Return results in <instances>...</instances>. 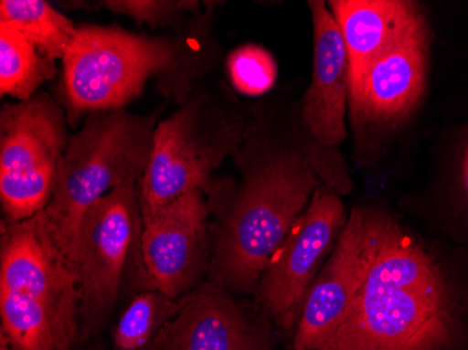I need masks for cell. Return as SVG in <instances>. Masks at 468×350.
<instances>
[{
	"label": "cell",
	"mask_w": 468,
	"mask_h": 350,
	"mask_svg": "<svg viewBox=\"0 0 468 350\" xmlns=\"http://www.w3.org/2000/svg\"><path fill=\"white\" fill-rule=\"evenodd\" d=\"M62 104L47 91L0 110V202L5 223L44 212L70 136Z\"/></svg>",
	"instance_id": "cell-7"
},
{
	"label": "cell",
	"mask_w": 468,
	"mask_h": 350,
	"mask_svg": "<svg viewBox=\"0 0 468 350\" xmlns=\"http://www.w3.org/2000/svg\"><path fill=\"white\" fill-rule=\"evenodd\" d=\"M57 65L12 26L0 23V93L27 101L54 80Z\"/></svg>",
	"instance_id": "cell-17"
},
{
	"label": "cell",
	"mask_w": 468,
	"mask_h": 350,
	"mask_svg": "<svg viewBox=\"0 0 468 350\" xmlns=\"http://www.w3.org/2000/svg\"><path fill=\"white\" fill-rule=\"evenodd\" d=\"M181 38L135 34L114 26H80L62 59L60 104L75 126L91 112L125 108L156 78L167 97L180 62Z\"/></svg>",
	"instance_id": "cell-6"
},
{
	"label": "cell",
	"mask_w": 468,
	"mask_h": 350,
	"mask_svg": "<svg viewBox=\"0 0 468 350\" xmlns=\"http://www.w3.org/2000/svg\"><path fill=\"white\" fill-rule=\"evenodd\" d=\"M94 7L125 16L139 26L173 31L180 30L191 16L201 13L197 0H102Z\"/></svg>",
	"instance_id": "cell-19"
},
{
	"label": "cell",
	"mask_w": 468,
	"mask_h": 350,
	"mask_svg": "<svg viewBox=\"0 0 468 350\" xmlns=\"http://www.w3.org/2000/svg\"><path fill=\"white\" fill-rule=\"evenodd\" d=\"M428 27L425 18L349 84L352 120L388 126L411 115L425 90Z\"/></svg>",
	"instance_id": "cell-11"
},
{
	"label": "cell",
	"mask_w": 468,
	"mask_h": 350,
	"mask_svg": "<svg viewBox=\"0 0 468 350\" xmlns=\"http://www.w3.org/2000/svg\"><path fill=\"white\" fill-rule=\"evenodd\" d=\"M463 177H464L465 191L468 196V146L465 150L464 163H463Z\"/></svg>",
	"instance_id": "cell-21"
},
{
	"label": "cell",
	"mask_w": 468,
	"mask_h": 350,
	"mask_svg": "<svg viewBox=\"0 0 468 350\" xmlns=\"http://www.w3.org/2000/svg\"><path fill=\"white\" fill-rule=\"evenodd\" d=\"M162 108L139 115L126 108L91 112L70 136L54 196L44 210L63 252L75 265L83 216L105 195L141 183L151 163Z\"/></svg>",
	"instance_id": "cell-4"
},
{
	"label": "cell",
	"mask_w": 468,
	"mask_h": 350,
	"mask_svg": "<svg viewBox=\"0 0 468 350\" xmlns=\"http://www.w3.org/2000/svg\"><path fill=\"white\" fill-rule=\"evenodd\" d=\"M364 249V210L354 209L307 292L294 330V350L323 349L344 323L362 275Z\"/></svg>",
	"instance_id": "cell-13"
},
{
	"label": "cell",
	"mask_w": 468,
	"mask_h": 350,
	"mask_svg": "<svg viewBox=\"0 0 468 350\" xmlns=\"http://www.w3.org/2000/svg\"><path fill=\"white\" fill-rule=\"evenodd\" d=\"M313 23V75L299 107V117L313 139L335 150L346 138L349 59L341 31L322 0L309 2Z\"/></svg>",
	"instance_id": "cell-14"
},
{
	"label": "cell",
	"mask_w": 468,
	"mask_h": 350,
	"mask_svg": "<svg viewBox=\"0 0 468 350\" xmlns=\"http://www.w3.org/2000/svg\"><path fill=\"white\" fill-rule=\"evenodd\" d=\"M228 72L236 90L247 96H260L272 89L278 67L267 49L251 44L229 55Z\"/></svg>",
	"instance_id": "cell-20"
},
{
	"label": "cell",
	"mask_w": 468,
	"mask_h": 350,
	"mask_svg": "<svg viewBox=\"0 0 468 350\" xmlns=\"http://www.w3.org/2000/svg\"><path fill=\"white\" fill-rule=\"evenodd\" d=\"M222 89L197 84L177 111L157 123L151 163L138 186L141 216L194 189L207 194L212 174L240 149L251 123Z\"/></svg>",
	"instance_id": "cell-5"
},
{
	"label": "cell",
	"mask_w": 468,
	"mask_h": 350,
	"mask_svg": "<svg viewBox=\"0 0 468 350\" xmlns=\"http://www.w3.org/2000/svg\"><path fill=\"white\" fill-rule=\"evenodd\" d=\"M138 184L105 195L79 228L75 270L80 292V342L96 338L117 309L126 267L139 252Z\"/></svg>",
	"instance_id": "cell-8"
},
{
	"label": "cell",
	"mask_w": 468,
	"mask_h": 350,
	"mask_svg": "<svg viewBox=\"0 0 468 350\" xmlns=\"http://www.w3.org/2000/svg\"><path fill=\"white\" fill-rule=\"evenodd\" d=\"M328 9L346 42L349 84L425 18L407 0H333Z\"/></svg>",
	"instance_id": "cell-15"
},
{
	"label": "cell",
	"mask_w": 468,
	"mask_h": 350,
	"mask_svg": "<svg viewBox=\"0 0 468 350\" xmlns=\"http://www.w3.org/2000/svg\"><path fill=\"white\" fill-rule=\"evenodd\" d=\"M362 210L359 284L346 320L320 350H448L453 310L435 260L393 217Z\"/></svg>",
	"instance_id": "cell-2"
},
{
	"label": "cell",
	"mask_w": 468,
	"mask_h": 350,
	"mask_svg": "<svg viewBox=\"0 0 468 350\" xmlns=\"http://www.w3.org/2000/svg\"><path fill=\"white\" fill-rule=\"evenodd\" d=\"M149 350H272L268 331L231 292L207 281L186 294Z\"/></svg>",
	"instance_id": "cell-12"
},
{
	"label": "cell",
	"mask_w": 468,
	"mask_h": 350,
	"mask_svg": "<svg viewBox=\"0 0 468 350\" xmlns=\"http://www.w3.org/2000/svg\"><path fill=\"white\" fill-rule=\"evenodd\" d=\"M201 189L141 216L139 257L149 288L183 299L207 278L212 258L209 204Z\"/></svg>",
	"instance_id": "cell-10"
},
{
	"label": "cell",
	"mask_w": 468,
	"mask_h": 350,
	"mask_svg": "<svg viewBox=\"0 0 468 350\" xmlns=\"http://www.w3.org/2000/svg\"><path fill=\"white\" fill-rule=\"evenodd\" d=\"M0 350H13L12 346L9 345V342H7V339L5 338L2 334H0Z\"/></svg>",
	"instance_id": "cell-22"
},
{
	"label": "cell",
	"mask_w": 468,
	"mask_h": 350,
	"mask_svg": "<svg viewBox=\"0 0 468 350\" xmlns=\"http://www.w3.org/2000/svg\"><path fill=\"white\" fill-rule=\"evenodd\" d=\"M348 222L339 194L320 183L260 279V300L276 325L296 330L307 292Z\"/></svg>",
	"instance_id": "cell-9"
},
{
	"label": "cell",
	"mask_w": 468,
	"mask_h": 350,
	"mask_svg": "<svg viewBox=\"0 0 468 350\" xmlns=\"http://www.w3.org/2000/svg\"><path fill=\"white\" fill-rule=\"evenodd\" d=\"M0 23L20 31L54 62L63 59L78 33L73 21L46 0H2Z\"/></svg>",
	"instance_id": "cell-16"
},
{
	"label": "cell",
	"mask_w": 468,
	"mask_h": 350,
	"mask_svg": "<svg viewBox=\"0 0 468 350\" xmlns=\"http://www.w3.org/2000/svg\"><path fill=\"white\" fill-rule=\"evenodd\" d=\"M302 123L286 126L255 118L234 160L241 181L217 210L207 281L230 292H254L271 258L304 212L320 178L331 180L325 153Z\"/></svg>",
	"instance_id": "cell-1"
},
{
	"label": "cell",
	"mask_w": 468,
	"mask_h": 350,
	"mask_svg": "<svg viewBox=\"0 0 468 350\" xmlns=\"http://www.w3.org/2000/svg\"><path fill=\"white\" fill-rule=\"evenodd\" d=\"M0 318L13 350H73L80 342L75 265L44 212L2 225Z\"/></svg>",
	"instance_id": "cell-3"
},
{
	"label": "cell",
	"mask_w": 468,
	"mask_h": 350,
	"mask_svg": "<svg viewBox=\"0 0 468 350\" xmlns=\"http://www.w3.org/2000/svg\"><path fill=\"white\" fill-rule=\"evenodd\" d=\"M183 299H173L156 289L136 294L126 305L112 330V349L149 350L163 326L172 320Z\"/></svg>",
	"instance_id": "cell-18"
}]
</instances>
